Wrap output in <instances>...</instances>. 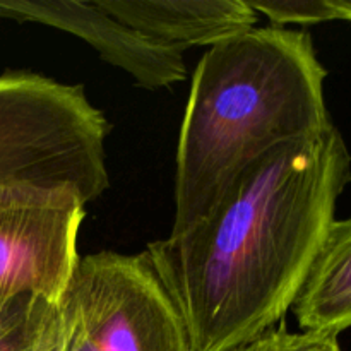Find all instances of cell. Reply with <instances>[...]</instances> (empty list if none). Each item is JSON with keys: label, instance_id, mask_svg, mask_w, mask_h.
<instances>
[{"label": "cell", "instance_id": "9", "mask_svg": "<svg viewBox=\"0 0 351 351\" xmlns=\"http://www.w3.org/2000/svg\"><path fill=\"white\" fill-rule=\"evenodd\" d=\"M50 305L33 295L0 300V351H31Z\"/></svg>", "mask_w": 351, "mask_h": 351}, {"label": "cell", "instance_id": "4", "mask_svg": "<svg viewBox=\"0 0 351 351\" xmlns=\"http://www.w3.org/2000/svg\"><path fill=\"white\" fill-rule=\"evenodd\" d=\"M60 308L84 351H191L184 321L146 252L81 257Z\"/></svg>", "mask_w": 351, "mask_h": 351}, {"label": "cell", "instance_id": "3", "mask_svg": "<svg viewBox=\"0 0 351 351\" xmlns=\"http://www.w3.org/2000/svg\"><path fill=\"white\" fill-rule=\"evenodd\" d=\"M108 134L84 86L29 71L0 74V211L99 197L110 185Z\"/></svg>", "mask_w": 351, "mask_h": 351}, {"label": "cell", "instance_id": "5", "mask_svg": "<svg viewBox=\"0 0 351 351\" xmlns=\"http://www.w3.org/2000/svg\"><path fill=\"white\" fill-rule=\"evenodd\" d=\"M84 206H26L0 211V300L33 295L60 305L79 263Z\"/></svg>", "mask_w": 351, "mask_h": 351}, {"label": "cell", "instance_id": "14", "mask_svg": "<svg viewBox=\"0 0 351 351\" xmlns=\"http://www.w3.org/2000/svg\"><path fill=\"white\" fill-rule=\"evenodd\" d=\"M69 351H84L81 348V346H79V343L74 339V336H72V331H71V343H69Z\"/></svg>", "mask_w": 351, "mask_h": 351}, {"label": "cell", "instance_id": "12", "mask_svg": "<svg viewBox=\"0 0 351 351\" xmlns=\"http://www.w3.org/2000/svg\"><path fill=\"white\" fill-rule=\"evenodd\" d=\"M71 326L60 305H50L45 314L31 351H69Z\"/></svg>", "mask_w": 351, "mask_h": 351}, {"label": "cell", "instance_id": "11", "mask_svg": "<svg viewBox=\"0 0 351 351\" xmlns=\"http://www.w3.org/2000/svg\"><path fill=\"white\" fill-rule=\"evenodd\" d=\"M230 351H341V346L335 336L273 329L254 341L240 345Z\"/></svg>", "mask_w": 351, "mask_h": 351}, {"label": "cell", "instance_id": "7", "mask_svg": "<svg viewBox=\"0 0 351 351\" xmlns=\"http://www.w3.org/2000/svg\"><path fill=\"white\" fill-rule=\"evenodd\" d=\"M144 36L185 50L215 45L254 29L257 12L245 0H95Z\"/></svg>", "mask_w": 351, "mask_h": 351}, {"label": "cell", "instance_id": "1", "mask_svg": "<svg viewBox=\"0 0 351 351\" xmlns=\"http://www.w3.org/2000/svg\"><path fill=\"white\" fill-rule=\"evenodd\" d=\"M350 182L351 154L332 123L264 154L199 221L147 245L191 351H230L273 331Z\"/></svg>", "mask_w": 351, "mask_h": 351}, {"label": "cell", "instance_id": "13", "mask_svg": "<svg viewBox=\"0 0 351 351\" xmlns=\"http://www.w3.org/2000/svg\"><path fill=\"white\" fill-rule=\"evenodd\" d=\"M336 7H338L339 21L351 23V0H336Z\"/></svg>", "mask_w": 351, "mask_h": 351}, {"label": "cell", "instance_id": "2", "mask_svg": "<svg viewBox=\"0 0 351 351\" xmlns=\"http://www.w3.org/2000/svg\"><path fill=\"white\" fill-rule=\"evenodd\" d=\"M326 77L307 31L254 27L202 55L178 137L171 233L199 221L264 154L332 125Z\"/></svg>", "mask_w": 351, "mask_h": 351}, {"label": "cell", "instance_id": "10", "mask_svg": "<svg viewBox=\"0 0 351 351\" xmlns=\"http://www.w3.org/2000/svg\"><path fill=\"white\" fill-rule=\"evenodd\" d=\"M256 12L269 17L278 26L281 24H311L339 21L336 0H249Z\"/></svg>", "mask_w": 351, "mask_h": 351}, {"label": "cell", "instance_id": "8", "mask_svg": "<svg viewBox=\"0 0 351 351\" xmlns=\"http://www.w3.org/2000/svg\"><path fill=\"white\" fill-rule=\"evenodd\" d=\"M291 308L304 332L338 338L351 328V216L331 223Z\"/></svg>", "mask_w": 351, "mask_h": 351}, {"label": "cell", "instance_id": "6", "mask_svg": "<svg viewBox=\"0 0 351 351\" xmlns=\"http://www.w3.org/2000/svg\"><path fill=\"white\" fill-rule=\"evenodd\" d=\"M0 19L38 23L81 38L99 57L144 88H165L187 77L184 50L167 47L127 26L93 2L0 0Z\"/></svg>", "mask_w": 351, "mask_h": 351}]
</instances>
